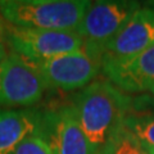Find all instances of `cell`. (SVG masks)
Listing matches in <instances>:
<instances>
[{"label":"cell","mask_w":154,"mask_h":154,"mask_svg":"<svg viewBox=\"0 0 154 154\" xmlns=\"http://www.w3.org/2000/svg\"><path fill=\"white\" fill-rule=\"evenodd\" d=\"M149 4H150V8H152L153 11H154V2H153V3H149Z\"/></svg>","instance_id":"obj_17"},{"label":"cell","mask_w":154,"mask_h":154,"mask_svg":"<svg viewBox=\"0 0 154 154\" xmlns=\"http://www.w3.org/2000/svg\"><path fill=\"white\" fill-rule=\"evenodd\" d=\"M32 63L41 75L46 89L62 91L86 88L102 68V60L93 57L84 48L73 53Z\"/></svg>","instance_id":"obj_6"},{"label":"cell","mask_w":154,"mask_h":154,"mask_svg":"<svg viewBox=\"0 0 154 154\" xmlns=\"http://www.w3.org/2000/svg\"><path fill=\"white\" fill-rule=\"evenodd\" d=\"M102 69L122 91L141 93L150 90L154 86V45L131 59L103 64Z\"/></svg>","instance_id":"obj_9"},{"label":"cell","mask_w":154,"mask_h":154,"mask_svg":"<svg viewBox=\"0 0 154 154\" xmlns=\"http://www.w3.org/2000/svg\"><path fill=\"white\" fill-rule=\"evenodd\" d=\"M88 0H2L4 19L16 27L76 31Z\"/></svg>","instance_id":"obj_2"},{"label":"cell","mask_w":154,"mask_h":154,"mask_svg":"<svg viewBox=\"0 0 154 154\" xmlns=\"http://www.w3.org/2000/svg\"><path fill=\"white\" fill-rule=\"evenodd\" d=\"M148 152H149V154H154V149H149Z\"/></svg>","instance_id":"obj_16"},{"label":"cell","mask_w":154,"mask_h":154,"mask_svg":"<svg viewBox=\"0 0 154 154\" xmlns=\"http://www.w3.org/2000/svg\"><path fill=\"white\" fill-rule=\"evenodd\" d=\"M8 28H9V26L7 25V21L4 19L2 12H0V37H2L4 41H5V37H7Z\"/></svg>","instance_id":"obj_14"},{"label":"cell","mask_w":154,"mask_h":154,"mask_svg":"<svg viewBox=\"0 0 154 154\" xmlns=\"http://www.w3.org/2000/svg\"><path fill=\"white\" fill-rule=\"evenodd\" d=\"M46 89L32 62L11 53L0 62V107H31Z\"/></svg>","instance_id":"obj_4"},{"label":"cell","mask_w":154,"mask_h":154,"mask_svg":"<svg viewBox=\"0 0 154 154\" xmlns=\"http://www.w3.org/2000/svg\"><path fill=\"white\" fill-rule=\"evenodd\" d=\"M131 96L109 81H94L75 98V107L93 154H102L123 127Z\"/></svg>","instance_id":"obj_1"},{"label":"cell","mask_w":154,"mask_h":154,"mask_svg":"<svg viewBox=\"0 0 154 154\" xmlns=\"http://www.w3.org/2000/svg\"><path fill=\"white\" fill-rule=\"evenodd\" d=\"M123 127L130 131L141 145L154 149V98L150 95L131 96L123 121Z\"/></svg>","instance_id":"obj_11"},{"label":"cell","mask_w":154,"mask_h":154,"mask_svg":"<svg viewBox=\"0 0 154 154\" xmlns=\"http://www.w3.org/2000/svg\"><path fill=\"white\" fill-rule=\"evenodd\" d=\"M140 8L137 2L90 3L76 28L84 41V49L102 60L104 46Z\"/></svg>","instance_id":"obj_3"},{"label":"cell","mask_w":154,"mask_h":154,"mask_svg":"<svg viewBox=\"0 0 154 154\" xmlns=\"http://www.w3.org/2000/svg\"><path fill=\"white\" fill-rule=\"evenodd\" d=\"M7 57V50H5V41L0 37V62Z\"/></svg>","instance_id":"obj_15"},{"label":"cell","mask_w":154,"mask_h":154,"mask_svg":"<svg viewBox=\"0 0 154 154\" xmlns=\"http://www.w3.org/2000/svg\"><path fill=\"white\" fill-rule=\"evenodd\" d=\"M36 134L48 143L53 154H93L75 104L59 105L38 114Z\"/></svg>","instance_id":"obj_7"},{"label":"cell","mask_w":154,"mask_h":154,"mask_svg":"<svg viewBox=\"0 0 154 154\" xmlns=\"http://www.w3.org/2000/svg\"><path fill=\"white\" fill-rule=\"evenodd\" d=\"M37 127L38 114L32 110L0 109V154H11Z\"/></svg>","instance_id":"obj_10"},{"label":"cell","mask_w":154,"mask_h":154,"mask_svg":"<svg viewBox=\"0 0 154 154\" xmlns=\"http://www.w3.org/2000/svg\"><path fill=\"white\" fill-rule=\"evenodd\" d=\"M150 91H152V93H153V94H154V86H153V88H152V89H150Z\"/></svg>","instance_id":"obj_18"},{"label":"cell","mask_w":154,"mask_h":154,"mask_svg":"<svg viewBox=\"0 0 154 154\" xmlns=\"http://www.w3.org/2000/svg\"><path fill=\"white\" fill-rule=\"evenodd\" d=\"M102 154H149V152L131 132L122 127Z\"/></svg>","instance_id":"obj_12"},{"label":"cell","mask_w":154,"mask_h":154,"mask_svg":"<svg viewBox=\"0 0 154 154\" xmlns=\"http://www.w3.org/2000/svg\"><path fill=\"white\" fill-rule=\"evenodd\" d=\"M11 154H53V152L44 139L33 134L25 139Z\"/></svg>","instance_id":"obj_13"},{"label":"cell","mask_w":154,"mask_h":154,"mask_svg":"<svg viewBox=\"0 0 154 154\" xmlns=\"http://www.w3.org/2000/svg\"><path fill=\"white\" fill-rule=\"evenodd\" d=\"M5 41L17 53L31 62L50 59L84 48V41L76 31L42 30L9 26Z\"/></svg>","instance_id":"obj_5"},{"label":"cell","mask_w":154,"mask_h":154,"mask_svg":"<svg viewBox=\"0 0 154 154\" xmlns=\"http://www.w3.org/2000/svg\"><path fill=\"white\" fill-rule=\"evenodd\" d=\"M154 45V11L140 8L103 49L102 66L131 59Z\"/></svg>","instance_id":"obj_8"}]
</instances>
